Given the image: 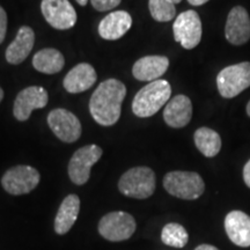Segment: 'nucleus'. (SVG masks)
Masks as SVG:
<instances>
[{"mask_svg": "<svg viewBox=\"0 0 250 250\" xmlns=\"http://www.w3.org/2000/svg\"><path fill=\"white\" fill-rule=\"evenodd\" d=\"M125 96L126 87L122 81L108 79L100 83L89 100V111L94 121L102 126L116 124Z\"/></svg>", "mask_w": 250, "mask_h": 250, "instance_id": "1", "label": "nucleus"}, {"mask_svg": "<svg viewBox=\"0 0 250 250\" xmlns=\"http://www.w3.org/2000/svg\"><path fill=\"white\" fill-rule=\"evenodd\" d=\"M171 95L170 83L167 80H155L143 87L134 96L132 111L137 117L147 118L155 115Z\"/></svg>", "mask_w": 250, "mask_h": 250, "instance_id": "2", "label": "nucleus"}, {"mask_svg": "<svg viewBox=\"0 0 250 250\" xmlns=\"http://www.w3.org/2000/svg\"><path fill=\"white\" fill-rule=\"evenodd\" d=\"M164 188L169 195L186 201H195L205 191L202 176L195 171H170L164 177Z\"/></svg>", "mask_w": 250, "mask_h": 250, "instance_id": "3", "label": "nucleus"}, {"mask_svg": "<svg viewBox=\"0 0 250 250\" xmlns=\"http://www.w3.org/2000/svg\"><path fill=\"white\" fill-rule=\"evenodd\" d=\"M118 189L124 196L146 199L155 191V174L148 167H134L122 175Z\"/></svg>", "mask_w": 250, "mask_h": 250, "instance_id": "4", "label": "nucleus"}, {"mask_svg": "<svg viewBox=\"0 0 250 250\" xmlns=\"http://www.w3.org/2000/svg\"><path fill=\"white\" fill-rule=\"evenodd\" d=\"M219 94L225 99H233L250 87V62L229 65L217 77Z\"/></svg>", "mask_w": 250, "mask_h": 250, "instance_id": "5", "label": "nucleus"}, {"mask_svg": "<svg viewBox=\"0 0 250 250\" xmlns=\"http://www.w3.org/2000/svg\"><path fill=\"white\" fill-rule=\"evenodd\" d=\"M136 228L134 218L123 211L110 212L99 223V233L111 242H121L130 239L136 232Z\"/></svg>", "mask_w": 250, "mask_h": 250, "instance_id": "6", "label": "nucleus"}, {"mask_svg": "<svg viewBox=\"0 0 250 250\" xmlns=\"http://www.w3.org/2000/svg\"><path fill=\"white\" fill-rule=\"evenodd\" d=\"M41 175L31 166L20 165L9 168L1 179V186L6 192L13 196L26 195L39 186Z\"/></svg>", "mask_w": 250, "mask_h": 250, "instance_id": "7", "label": "nucleus"}, {"mask_svg": "<svg viewBox=\"0 0 250 250\" xmlns=\"http://www.w3.org/2000/svg\"><path fill=\"white\" fill-rule=\"evenodd\" d=\"M102 148L95 144L83 146L72 155L68 162V176L77 186H83L88 182L90 169L102 156Z\"/></svg>", "mask_w": 250, "mask_h": 250, "instance_id": "8", "label": "nucleus"}, {"mask_svg": "<svg viewBox=\"0 0 250 250\" xmlns=\"http://www.w3.org/2000/svg\"><path fill=\"white\" fill-rule=\"evenodd\" d=\"M174 39L184 49L191 50L201 43L202 21L197 12L186 11L175 19L173 24Z\"/></svg>", "mask_w": 250, "mask_h": 250, "instance_id": "9", "label": "nucleus"}, {"mask_svg": "<svg viewBox=\"0 0 250 250\" xmlns=\"http://www.w3.org/2000/svg\"><path fill=\"white\" fill-rule=\"evenodd\" d=\"M41 11L55 29L66 30L77 23V12L68 0H42Z\"/></svg>", "mask_w": 250, "mask_h": 250, "instance_id": "10", "label": "nucleus"}, {"mask_svg": "<svg viewBox=\"0 0 250 250\" xmlns=\"http://www.w3.org/2000/svg\"><path fill=\"white\" fill-rule=\"evenodd\" d=\"M48 124L58 139L64 143H74L81 136L80 121L66 109L57 108L50 111Z\"/></svg>", "mask_w": 250, "mask_h": 250, "instance_id": "11", "label": "nucleus"}, {"mask_svg": "<svg viewBox=\"0 0 250 250\" xmlns=\"http://www.w3.org/2000/svg\"><path fill=\"white\" fill-rule=\"evenodd\" d=\"M49 102V94L43 87L30 86L21 90L14 101L13 115L18 121L24 122L30 117L31 111L44 108Z\"/></svg>", "mask_w": 250, "mask_h": 250, "instance_id": "12", "label": "nucleus"}, {"mask_svg": "<svg viewBox=\"0 0 250 250\" xmlns=\"http://www.w3.org/2000/svg\"><path fill=\"white\" fill-rule=\"evenodd\" d=\"M225 35L230 44L243 45L250 40V18L242 6L230 9L227 17Z\"/></svg>", "mask_w": 250, "mask_h": 250, "instance_id": "13", "label": "nucleus"}, {"mask_svg": "<svg viewBox=\"0 0 250 250\" xmlns=\"http://www.w3.org/2000/svg\"><path fill=\"white\" fill-rule=\"evenodd\" d=\"M228 239L241 248L250 247V217L242 211H230L225 218Z\"/></svg>", "mask_w": 250, "mask_h": 250, "instance_id": "14", "label": "nucleus"}, {"mask_svg": "<svg viewBox=\"0 0 250 250\" xmlns=\"http://www.w3.org/2000/svg\"><path fill=\"white\" fill-rule=\"evenodd\" d=\"M192 118V103L186 95L170 99L164 110V120L168 126L181 129L187 126Z\"/></svg>", "mask_w": 250, "mask_h": 250, "instance_id": "15", "label": "nucleus"}, {"mask_svg": "<svg viewBox=\"0 0 250 250\" xmlns=\"http://www.w3.org/2000/svg\"><path fill=\"white\" fill-rule=\"evenodd\" d=\"M98 80L95 68L88 62H81L74 66L65 76L62 86L71 94L83 93L93 87Z\"/></svg>", "mask_w": 250, "mask_h": 250, "instance_id": "16", "label": "nucleus"}, {"mask_svg": "<svg viewBox=\"0 0 250 250\" xmlns=\"http://www.w3.org/2000/svg\"><path fill=\"white\" fill-rule=\"evenodd\" d=\"M169 67V59L166 56H145L134 62L132 74L139 81L158 80Z\"/></svg>", "mask_w": 250, "mask_h": 250, "instance_id": "17", "label": "nucleus"}, {"mask_svg": "<svg viewBox=\"0 0 250 250\" xmlns=\"http://www.w3.org/2000/svg\"><path fill=\"white\" fill-rule=\"evenodd\" d=\"M132 26V18L125 11H116L108 14L99 24V34L102 39L116 41L123 37Z\"/></svg>", "mask_w": 250, "mask_h": 250, "instance_id": "18", "label": "nucleus"}, {"mask_svg": "<svg viewBox=\"0 0 250 250\" xmlns=\"http://www.w3.org/2000/svg\"><path fill=\"white\" fill-rule=\"evenodd\" d=\"M35 43V33L28 26H22L19 29L17 37L6 49V61L12 65H19L24 62Z\"/></svg>", "mask_w": 250, "mask_h": 250, "instance_id": "19", "label": "nucleus"}, {"mask_svg": "<svg viewBox=\"0 0 250 250\" xmlns=\"http://www.w3.org/2000/svg\"><path fill=\"white\" fill-rule=\"evenodd\" d=\"M80 212V199L77 195H68L59 206L55 218V230L59 235H64L77 221Z\"/></svg>", "mask_w": 250, "mask_h": 250, "instance_id": "20", "label": "nucleus"}, {"mask_svg": "<svg viewBox=\"0 0 250 250\" xmlns=\"http://www.w3.org/2000/svg\"><path fill=\"white\" fill-rule=\"evenodd\" d=\"M65 58L57 49L45 48L34 55L33 66L41 73L55 74L62 70Z\"/></svg>", "mask_w": 250, "mask_h": 250, "instance_id": "21", "label": "nucleus"}, {"mask_svg": "<svg viewBox=\"0 0 250 250\" xmlns=\"http://www.w3.org/2000/svg\"><path fill=\"white\" fill-rule=\"evenodd\" d=\"M196 147L206 158H213L221 149V138L218 132L210 127H199L193 134Z\"/></svg>", "mask_w": 250, "mask_h": 250, "instance_id": "22", "label": "nucleus"}, {"mask_svg": "<svg viewBox=\"0 0 250 250\" xmlns=\"http://www.w3.org/2000/svg\"><path fill=\"white\" fill-rule=\"evenodd\" d=\"M161 240L165 245L173 248H184L189 241V234L182 225L169 223L162 228Z\"/></svg>", "mask_w": 250, "mask_h": 250, "instance_id": "23", "label": "nucleus"}, {"mask_svg": "<svg viewBox=\"0 0 250 250\" xmlns=\"http://www.w3.org/2000/svg\"><path fill=\"white\" fill-rule=\"evenodd\" d=\"M152 18L159 22H168L176 15V8L170 0H148Z\"/></svg>", "mask_w": 250, "mask_h": 250, "instance_id": "24", "label": "nucleus"}, {"mask_svg": "<svg viewBox=\"0 0 250 250\" xmlns=\"http://www.w3.org/2000/svg\"><path fill=\"white\" fill-rule=\"evenodd\" d=\"M122 0H90L93 7L99 12H107L117 7Z\"/></svg>", "mask_w": 250, "mask_h": 250, "instance_id": "25", "label": "nucleus"}, {"mask_svg": "<svg viewBox=\"0 0 250 250\" xmlns=\"http://www.w3.org/2000/svg\"><path fill=\"white\" fill-rule=\"evenodd\" d=\"M6 31H7V14L5 9L0 6V44L4 42Z\"/></svg>", "mask_w": 250, "mask_h": 250, "instance_id": "26", "label": "nucleus"}, {"mask_svg": "<svg viewBox=\"0 0 250 250\" xmlns=\"http://www.w3.org/2000/svg\"><path fill=\"white\" fill-rule=\"evenodd\" d=\"M243 180H245L246 186L250 188V160L247 162L243 168Z\"/></svg>", "mask_w": 250, "mask_h": 250, "instance_id": "27", "label": "nucleus"}, {"mask_svg": "<svg viewBox=\"0 0 250 250\" xmlns=\"http://www.w3.org/2000/svg\"><path fill=\"white\" fill-rule=\"evenodd\" d=\"M195 250H219L217 247L211 246V245H201L198 247H196Z\"/></svg>", "mask_w": 250, "mask_h": 250, "instance_id": "28", "label": "nucleus"}, {"mask_svg": "<svg viewBox=\"0 0 250 250\" xmlns=\"http://www.w3.org/2000/svg\"><path fill=\"white\" fill-rule=\"evenodd\" d=\"M188 1H189V4H191L192 6H202L206 4L208 0H188Z\"/></svg>", "mask_w": 250, "mask_h": 250, "instance_id": "29", "label": "nucleus"}, {"mask_svg": "<svg viewBox=\"0 0 250 250\" xmlns=\"http://www.w3.org/2000/svg\"><path fill=\"white\" fill-rule=\"evenodd\" d=\"M76 1L79 4L80 6H86L87 2H88V0H76Z\"/></svg>", "mask_w": 250, "mask_h": 250, "instance_id": "30", "label": "nucleus"}, {"mask_svg": "<svg viewBox=\"0 0 250 250\" xmlns=\"http://www.w3.org/2000/svg\"><path fill=\"white\" fill-rule=\"evenodd\" d=\"M246 111H247V115L250 117V101L248 102V104H247V108H246Z\"/></svg>", "mask_w": 250, "mask_h": 250, "instance_id": "31", "label": "nucleus"}, {"mask_svg": "<svg viewBox=\"0 0 250 250\" xmlns=\"http://www.w3.org/2000/svg\"><path fill=\"white\" fill-rule=\"evenodd\" d=\"M2 99H4V90L0 87V102L2 101Z\"/></svg>", "mask_w": 250, "mask_h": 250, "instance_id": "32", "label": "nucleus"}, {"mask_svg": "<svg viewBox=\"0 0 250 250\" xmlns=\"http://www.w3.org/2000/svg\"><path fill=\"white\" fill-rule=\"evenodd\" d=\"M170 1H171V2H173V4L175 5V4H179V2H181V1H182V0H170Z\"/></svg>", "mask_w": 250, "mask_h": 250, "instance_id": "33", "label": "nucleus"}]
</instances>
